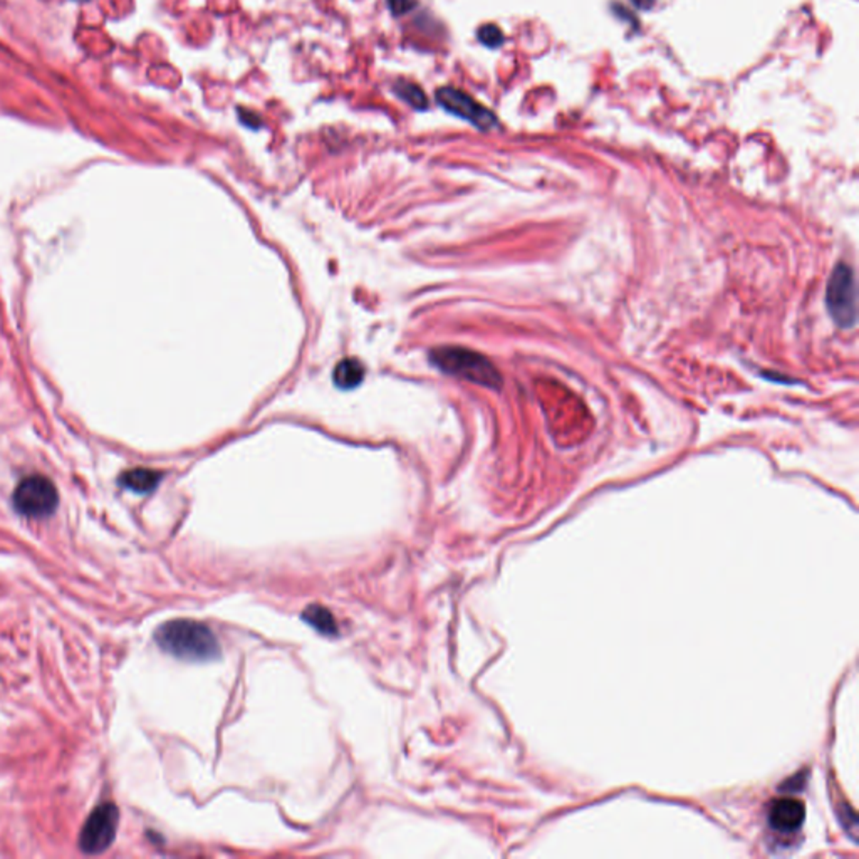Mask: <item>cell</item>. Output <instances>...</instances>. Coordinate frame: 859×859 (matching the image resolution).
<instances>
[{"instance_id":"12","label":"cell","mask_w":859,"mask_h":859,"mask_svg":"<svg viewBox=\"0 0 859 859\" xmlns=\"http://www.w3.org/2000/svg\"><path fill=\"white\" fill-rule=\"evenodd\" d=\"M477 36H479V41L482 42L485 48L490 49L500 48V46L504 44V41H506L504 33L494 24L482 25V27L479 29Z\"/></svg>"},{"instance_id":"14","label":"cell","mask_w":859,"mask_h":859,"mask_svg":"<svg viewBox=\"0 0 859 859\" xmlns=\"http://www.w3.org/2000/svg\"><path fill=\"white\" fill-rule=\"evenodd\" d=\"M388 2L389 11L395 14V15H405L406 13H410L413 7L416 5L415 0H387Z\"/></svg>"},{"instance_id":"13","label":"cell","mask_w":859,"mask_h":859,"mask_svg":"<svg viewBox=\"0 0 859 859\" xmlns=\"http://www.w3.org/2000/svg\"><path fill=\"white\" fill-rule=\"evenodd\" d=\"M237 115H238L240 123L246 125L248 128H252V130H259L260 126H262V119H260L259 115L254 113V111H250V109L238 107V109H237Z\"/></svg>"},{"instance_id":"11","label":"cell","mask_w":859,"mask_h":859,"mask_svg":"<svg viewBox=\"0 0 859 859\" xmlns=\"http://www.w3.org/2000/svg\"><path fill=\"white\" fill-rule=\"evenodd\" d=\"M393 89H395L397 96L401 98L406 105H410L418 111L428 109V98L418 84L412 83V81H397Z\"/></svg>"},{"instance_id":"10","label":"cell","mask_w":859,"mask_h":859,"mask_svg":"<svg viewBox=\"0 0 859 859\" xmlns=\"http://www.w3.org/2000/svg\"><path fill=\"white\" fill-rule=\"evenodd\" d=\"M303 620L309 626H313L321 635H338V624H336L332 612L326 610V608H322V606H319V604H313V606L306 608L303 612Z\"/></svg>"},{"instance_id":"1","label":"cell","mask_w":859,"mask_h":859,"mask_svg":"<svg viewBox=\"0 0 859 859\" xmlns=\"http://www.w3.org/2000/svg\"><path fill=\"white\" fill-rule=\"evenodd\" d=\"M154 640L165 653L185 661H210L220 657V645L212 630L199 621L173 620L162 624Z\"/></svg>"},{"instance_id":"4","label":"cell","mask_w":859,"mask_h":859,"mask_svg":"<svg viewBox=\"0 0 859 859\" xmlns=\"http://www.w3.org/2000/svg\"><path fill=\"white\" fill-rule=\"evenodd\" d=\"M13 502L15 510L25 518H48L60 504V495L48 477L31 475L17 485Z\"/></svg>"},{"instance_id":"9","label":"cell","mask_w":859,"mask_h":859,"mask_svg":"<svg viewBox=\"0 0 859 859\" xmlns=\"http://www.w3.org/2000/svg\"><path fill=\"white\" fill-rule=\"evenodd\" d=\"M365 378V366L354 358H346L334 369V383L338 388H356Z\"/></svg>"},{"instance_id":"7","label":"cell","mask_w":859,"mask_h":859,"mask_svg":"<svg viewBox=\"0 0 859 859\" xmlns=\"http://www.w3.org/2000/svg\"><path fill=\"white\" fill-rule=\"evenodd\" d=\"M806 817V809L802 802L790 798H782L772 802L769 809V823L772 829L782 835H790L799 829Z\"/></svg>"},{"instance_id":"15","label":"cell","mask_w":859,"mask_h":859,"mask_svg":"<svg viewBox=\"0 0 859 859\" xmlns=\"http://www.w3.org/2000/svg\"><path fill=\"white\" fill-rule=\"evenodd\" d=\"M633 4L641 9H649L653 5V0H633Z\"/></svg>"},{"instance_id":"16","label":"cell","mask_w":859,"mask_h":859,"mask_svg":"<svg viewBox=\"0 0 859 859\" xmlns=\"http://www.w3.org/2000/svg\"><path fill=\"white\" fill-rule=\"evenodd\" d=\"M78 2H89V0H78Z\"/></svg>"},{"instance_id":"5","label":"cell","mask_w":859,"mask_h":859,"mask_svg":"<svg viewBox=\"0 0 859 859\" xmlns=\"http://www.w3.org/2000/svg\"><path fill=\"white\" fill-rule=\"evenodd\" d=\"M119 811L113 802L98 806L84 823L79 847L86 854H99L113 845L118 831Z\"/></svg>"},{"instance_id":"3","label":"cell","mask_w":859,"mask_h":859,"mask_svg":"<svg viewBox=\"0 0 859 859\" xmlns=\"http://www.w3.org/2000/svg\"><path fill=\"white\" fill-rule=\"evenodd\" d=\"M826 307L829 316L841 328H853L858 318V291L854 271L845 264H837L826 289Z\"/></svg>"},{"instance_id":"6","label":"cell","mask_w":859,"mask_h":859,"mask_svg":"<svg viewBox=\"0 0 859 859\" xmlns=\"http://www.w3.org/2000/svg\"><path fill=\"white\" fill-rule=\"evenodd\" d=\"M436 103L448 113L472 123L479 130H492L499 125V119L490 109L475 101L465 91H460L453 86L438 88L435 93Z\"/></svg>"},{"instance_id":"8","label":"cell","mask_w":859,"mask_h":859,"mask_svg":"<svg viewBox=\"0 0 859 859\" xmlns=\"http://www.w3.org/2000/svg\"><path fill=\"white\" fill-rule=\"evenodd\" d=\"M162 481L160 472L152 469H131L125 472L119 479V483L135 494H150L158 487Z\"/></svg>"},{"instance_id":"2","label":"cell","mask_w":859,"mask_h":859,"mask_svg":"<svg viewBox=\"0 0 859 859\" xmlns=\"http://www.w3.org/2000/svg\"><path fill=\"white\" fill-rule=\"evenodd\" d=\"M432 363L444 373L469 379L475 385L497 389L502 385V377L483 354L475 353L467 348L444 346L430 353Z\"/></svg>"}]
</instances>
